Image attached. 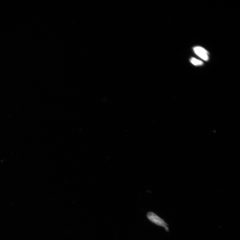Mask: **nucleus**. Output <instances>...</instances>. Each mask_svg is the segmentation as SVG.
Masks as SVG:
<instances>
[{
	"label": "nucleus",
	"instance_id": "obj_1",
	"mask_svg": "<svg viewBox=\"0 0 240 240\" xmlns=\"http://www.w3.org/2000/svg\"><path fill=\"white\" fill-rule=\"evenodd\" d=\"M147 217L151 222L158 226L164 227L167 231L169 230V228L167 223L155 213L152 212H149L147 215Z\"/></svg>",
	"mask_w": 240,
	"mask_h": 240
},
{
	"label": "nucleus",
	"instance_id": "obj_2",
	"mask_svg": "<svg viewBox=\"0 0 240 240\" xmlns=\"http://www.w3.org/2000/svg\"><path fill=\"white\" fill-rule=\"evenodd\" d=\"M193 49L196 54L201 59L206 61H208L209 54L207 50L200 46L194 47Z\"/></svg>",
	"mask_w": 240,
	"mask_h": 240
},
{
	"label": "nucleus",
	"instance_id": "obj_3",
	"mask_svg": "<svg viewBox=\"0 0 240 240\" xmlns=\"http://www.w3.org/2000/svg\"><path fill=\"white\" fill-rule=\"evenodd\" d=\"M190 61L192 64L196 66H201L203 65V62L200 60L197 59L194 57H192L190 59Z\"/></svg>",
	"mask_w": 240,
	"mask_h": 240
}]
</instances>
